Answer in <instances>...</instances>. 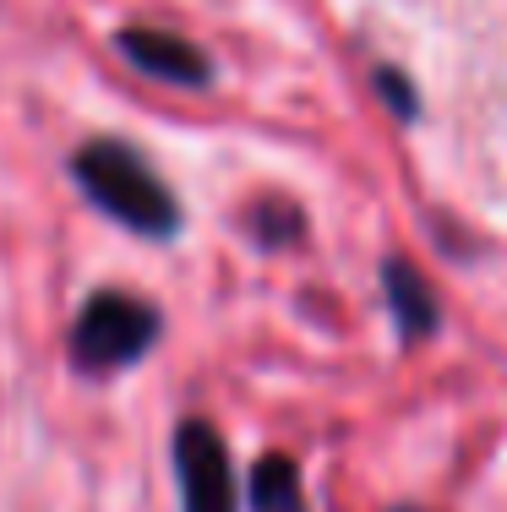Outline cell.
<instances>
[{"label":"cell","instance_id":"cell-1","mask_svg":"<svg viewBox=\"0 0 507 512\" xmlns=\"http://www.w3.org/2000/svg\"><path fill=\"white\" fill-rule=\"evenodd\" d=\"M71 180L77 191L99 207L104 218H115L120 229L142 240H175L186 229L180 197L164 186V175L148 164L131 142L120 137H93L71 153Z\"/></svg>","mask_w":507,"mask_h":512},{"label":"cell","instance_id":"cell-2","mask_svg":"<svg viewBox=\"0 0 507 512\" xmlns=\"http://www.w3.org/2000/svg\"><path fill=\"white\" fill-rule=\"evenodd\" d=\"M164 316L153 300L126 295V289H99L71 322V360L77 371H126L159 344Z\"/></svg>","mask_w":507,"mask_h":512},{"label":"cell","instance_id":"cell-3","mask_svg":"<svg viewBox=\"0 0 507 512\" xmlns=\"http://www.w3.org/2000/svg\"><path fill=\"white\" fill-rule=\"evenodd\" d=\"M175 485L180 512H235V469H229L224 436L208 420L175 425Z\"/></svg>","mask_w":507,"mask_h":512},{"label":"cell","instance_id":"cell-4","mask_svg":"<svg viewBox=\"0 0 507 512\" xmlns=\"http://www.w3.org/2000/svg\"><path fill=\"white\" fill-rule=\"evenodd\" d=\"M115 50L142 71V77H159L169 88H213V55H202L191 39L164 28H120Z\"/></svg>","mask_w":507,"mask_h":512},{"label":"cell","instance_id":"cell-5","mask_svg":"<svg viewBox=\"0 0 507 512\" xmlns=\"http://www.w3.org/2000/svg\"><path fill=\"white\" fill-rule=\"evenodd\" d=\"M382 300H388V316L404 344H420V338H431L442 327V300L431 289V278L398 251L382 256Z\"/></svg>","mask_w":507,"mask_h":512},{"label":"cell","instance_id":"cell-6","mask_svg":"<svg viewBox=\"0 0 507 512\" xmlns=\"http://www.w3.org/2000/svg\"><path fill=\"white\" fill-rule=\"evenodd\" d=\"M251 512H306V485L289 453H268L251 469Z\"/></svg>","mask_w":507,"mask_h":512},{"label":"cell","instance_id":"cell-7","mask_svg":"<svg viewBox=\"0 0 507 512\" xmlns=\"http://www.w3.org/2000/svg\"><path fill=\"white\" fill-rule=\"evenodd\" d=\"M251 235H257V246H268V251H279V246H295L300 235H306V218H300V207L295 202H257L251 207Z\"/></svg>","mask_w":507,"mask_h":512},{"label":"cell","instance_id":"cell-8","mask_svg":"<svg viewBox=\"0 0 507 512\" xmlns=\"http://www.w3.org/2000/svg\"><path fill=\"white\" fill-rule=\"evenodd\" d=\"M371 82H377V99L393 109V120H404V126H409V120H420V93H415V82H409L398 66H377V71H371Z\"/></svg>","mask_w":507,"mask_h":512},{"label":"cell","instance_id":"cell-9","mask_svg":"<svg viewBox=\"0 0 507 512\" xmlns=\"http://www.w3.org/2000/svg\"><path fill=\"white\" fill-rule=\"evenodd\" d=\"M393 512H420V507H393Z\"/></svg>","mask_w":507,"mask_h":512}]
</instances>
